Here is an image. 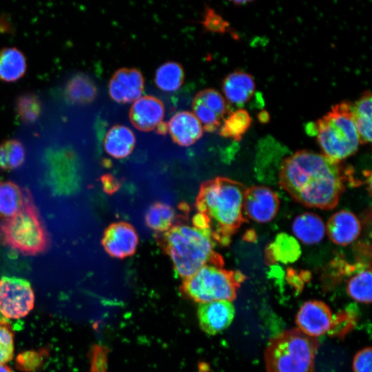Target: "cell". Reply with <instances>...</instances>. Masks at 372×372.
<instances>
[{
	"instance_id": "cell-1",
	"label": "cell",
	"mask_w": 372,
	"mask_h": 372,
	"mask_svg": "<svg viewBox=\"0 0 372 372\" xmlns=\"http://www.w3.org/2000/svg\"><path fill=\"white\" fill-rule=\"evenodd\" d=\"M353 170L340 161L309 150L285 158L279 171V184L299 203L331 209L347 185L356 183Z\"/></svg>"
},
{
	"instance_id": "cell-2",
	"label": "cell",
	"mask_w": 372,
	"mask_h": 372,
	"mask_svg": "<svg viewBox=\"0 0 372 372\" xmlns=\"http://www.w3.org/2000/svg\"><path fill=\"white\" fill-rule=\"evenodd\" d=\"M245 190L241 183L226 177H216L200 185L195 206L206 218L208 231L215 242L227 245L245 222Z\"/></svg>"
},
{
	"instance_id": "cell-3",
	"label": "cell",
	"mask_w": 372,
	"mask_h": 372,
	"mask_svg": "<svg viewBox=\"0 0 372 372\" xmlns=\"http://www.w3.org/2000/svg\"><path fill=\"white\" fill-rule=\"evenodd\" d=\"M187 220H179L164 233L156 234L158 245L183 279L205 265H224L223 257L214 251L215 242L209 232L187 225Z\"/></svg>"
},
{
	"instance_id": "cell-4",
	"label": "cell",
	"mask_w": 372,
	"mask_h": 372,
	"mask_svg": "<svg viewBox=\"0 0 372 372\" xmlns=\"http://www.w3.org/2000/svg\"><path fill=\"white\" fill-rule=\"evenodd\" d=\"M317 338L297 328L282 331L267 343L264 357L267 372H314Z\"/></svg>"
},
{
	"instance_id": "cell-5",
	"label": "cell",
	"mask_w": 372,
	"mask_h": 372,
	"mask_svg": "<svg viewBox=\"0 0 372 372\" xmlns=\"http://www.w3.org/2000/svg\"><path fill=\"white\" fill-rule=\"evenodd\" d=\"M0 240L25 256L43 254L49 248V236L28 189L25 188V199L19 211L1 223Z\"/></svg>"
},
{
	"instance_id": "cell-6",
	"label": "cell",
	"mask_w": 372,
	"mask_h": 372,
	"mask_svg": "<svg viewBox=\"0 0 372 372\" xmlns=\"http://www.w3.org/2000/svg\"><path fill=\"white\" fill-rule=\"evenodd\" d=\"M314 133L323 155L340 161L355 153L360 144L352 103L342 101L313 124Z\"/></svg>"
},
{
	"instance_id": "cell-7",
	"label": "cell",
	"mask_w": 372,
	"mask_h": 372,
	"mask_svg": "<svg viewBox=\"0 0 372 372\" xmlns=\"http://www.w3.org/2000/svg\"><path fill=\"white\" fill-rule=\"evenodd\" d=\"M245 276L223 266L207 265L184 279L181 292L199 304L216 300H234Z\"/></svg>"
},
{
	"instance_id": "cell-8",
	"label": "cell",
	"mask_w": 372,
	"mask_h": 372,
	"mask_svg": "<svg viewBox=\"0 0 372 372\" xmlns=\"http://www.w3.org/2000/svg\"><path fill=\"white\" fill-rule=\"evenodd\" d=\"M34 305L30 283L23 278L3 276L0 278V313L10 319L27 316Z\"/></svg>"
},
{
	"instance_id": "cell-9",
	"label": "cell",
	"mask_w": 372,
	"mask_h": 372,
	"mask_svg": "<svg viewBox=\"0 0 372 372\" xmlns=\"http://www.w3.org/2000/svg\"><path fill=\"white\" fill-rule=\"evenodd\" d=\"M335 322L331 309L320 300L305 302L296 316L297 329L315 338L332 331Z\"/></svg>"
},
{
	"instance_id": "cell-10",
	"label": "cell",
	"mask_w": 372,
	"mask_h": 372,
	"mask_svg": "<svg viewBox=\"0 0 372 372\" xmlns=\"http://www.w3.org/2000/svg\"><path fill=\"white\" fill-rule=\"evenodd\" d=\"M102 246L111 257L123 259L132 256L138 244V236L134 227L124 221L112 223L105 229Z\"/></svg>"
},
{
	"instance_id": "cell-11",
	"label": "cell",
	"mask_w": 372,
	"mask_h": 372,
	"mask_svg": "<svg viewBox=\"0 0 372 372\" xmlns=\"http://www.w3.org/2000/svg\"><path fill=\"white\" fill-rule=\"evenodd\" d=\"M279 208L277 194L265 186L246 188L243 203L244 214L258 223H268L276 215Z\"/></svg>"
},
{
	"instance_id": "cell-12",
	"label": "cell",
	"mask_w": 372,
	"mask_h": 372,
	"mask_svg": "<svg viewBox=\"0 0 372 372\" xmlns=\"http://www.w3.org/2000/svg\"><path fill=\"white\" fill-rule=\"evenodd\" d=\"M144 83V77L140 70L134 68H122L111 77L108 92L111 99L117 103H131L141 96Z\"/></svg>"
},
{
	"instance_id": "cell-13",
	"label": "cell",
	"mask_w": 372,
	"mask_h": 372,
	"mask_svg": "<svg viewBox=\"0 0 372 372\" xmlns=\"http://www.w3.org/2000/svg\"><path fill=\"white\" fill-rule=\"evenodd\" d=\"M235 316L232 302L216 300L200 303L197 316L201 329L208 335H216L227 328Z\"/></svg>"
},
{
	"instance_id": "cell-14",
	"label": "cell",
	"mask_w": 372,
	"mask_h": 372,
	"mask_svg": "<svg viewBox=\"0 0 372 372\" xmlns=\"http://www.w3.org/2000/svg\"><path fill=\"white\" fill-rule=\"evenodd\" d=\"M165 107L162 101L152 95L139 97L130 109L131 123L142 132H150L156 128L164 116Z\"/></svg>"
},
{
	"instance_id": "cell-15",
	"label": "cell",
	"mask_w": 372,
	"mask_h": 372,
	"mask_svg": "<svg viewBox=\"0 0 372 372\" xmlns=\"http://www.w3.org/2000/svg\"><path fill=\"white\" fill-rule=\"evenodd\" d=\"M168 132L173 141L180 146L188 147L200 138L203 133L201 123L189 111L176 113L167 123Z\"/></svg>"
},
{
	"instance_id": "cell-16",
	"label": "cell",
	"mask_w": 372,
	"mask_h": 372,
	"mask_svg": "<svg viewBox=\"0 0 372 372\" xmlns=\"http://www.w3.org/2000/svg\"><path fill=\"white\" fill-rule=\"evenodd\" d=\"M326 231L334 243L347 245L354 242L359 236L361 224L353 213L342 209L335 212L329 218Z\"/></svg>"
},
{
	"instance_id": "cell-17",
	"label": "cell",
	"mask_w": 372,
	"mask_h": 372,
	"mask_svg": "<svg viewBox=\"0 0 372 372\" xmlns=\"http://www.w3.org/2000/svg\"><path fill=\"white\" fill-rule=\"evenodd\" d=\"M97 94L96 83L90 76L82 72L72 75L63 87L64 98L72 104H89L96 99Z\"/></svg>"
},
{
	"instance_id": "cell-18",
	"label": "cell",
	"mask_w": 372,
	"mask_h": 372,
	"mask_svg": "<svg viewBox=\"0 0 372 372\" xmlns=\"http://www.w3.org/2000/svg\"><path fill=\"white\" fill-rule=\"evenodd\" d=\"M256 84L252 76L241 70L229 73L223 80V90L231 103L242 105L253 96Z\"/></svg>"
},
{
	"instance_id": "cell-19",
	"label": "cell",
	"mask_w": 372,
	"mask_h": 372,
	"mask_svg": "<svg viewBox=\"0 0 372 372\" xmlns=\"http://www.w3.org/2000/svg\"><path fill=\"white\" fill-rule=\"evenodd\" d=\"M136 143L135 135L128 127L116 124L106 133L103 146L105 152L116 159L129 156L133 151Z\"/></svg>"
},
{
	"instance_id": "cell-20",
	"label": "cell",
	"mask_w": 372,
	"mask_h": 372,
	"mask_svg": "<svg viewBox=\"0 0 372 372\" xmlns=\"http://www.w3.org/2000/svg\"><path fill=\"white\" fill-rule=\"evenodd\" d=\"M296 238L306 245L319 243L324 238L326 226L318 215L306 212L296 216L292 224Z\"/></svg>"
},
{
	"instance_id": "cell-21",
	"label": "cell",
	"mask_w": 372,
	"mask_h": 372,
	"mask_svg": "<svg viewBox=\"0 0 372 372\" xmlns=\"http://www.w3.org/2000/svg\"><path fill=\"white\" fill-rule=\"evenodd\" d=\"M27 60L23 52L14 46L0 49V80L15 82L22 78L27 70Z\"/></svg>"
},
{
	"instance_id": "cell-22",
	"label": "cell",
	"mask_w": 372,
	"mask_h": 372,
	"mask_svg": "<svg viewBox=\"0 0 372 372\" xmlns=\"http://www.w3.org/2000/svg\"><path fill=\"white\" fill-rule=\"evenodd\" d=\"M183 217L182 213L177 214L168 204L157 201L147 208L145 220L149 228L156 234H161L169 230Z\"/></svg>"
},
{
	"instance_id": "cell-23",
	"label": "cell",
	"mask_w": 372,
	"mask_h": 372,
	"mask_svg": "<svg viewBox=\"0 0 372 372\" xmlns=\"http://www.w3.org/2000/svg\"><path fill=\"white\" fill-rule=\"evenodd\" d=\"M347 292L355 301L369 304L371 302L372 274L371 267L360 264L347 285Z\"/></svg>"
},
{
	"instance_id": "cell-24",
	"label": "cell",
	"mask_w": 372,
	"mask_h": 372,
	"mask_svg": "<svg viewBox=\"0 0 372 372\" xmlns=\"http://www.w3.org/2000/svg\"><path fill=\"white\" fill-rule=\"evenodd\" d=\"M25 199V188L15 183L0 180V217L8 218L21 208Z\"/></svg>"
},
{
	"instance_id": "cell-25",
	"label": "cell",
	"mask_w": 372,
	"mask_h": 372,
	"mask_svg": "<svg viewBox=\"0 0 372 372\" xmlns=\"http://www.w3.org/2000/svg\"><path fill=\"white\" fill-rule=\"evenodd\" d=\"M300 247L297 240L287 234H280L267 248V258L271 262H293L300 256Z\"/></svg>"
},
{
	"instance_id": "cell-26",
	"label": "cell",
	"mask_w": 372,
	"mask_h": 372,
	"mask_svg": "<svg viewBox=\"0 0 372 372\" xmlns=\"http://www.w3.org/2000/svg\"><path fill=\"white\" fill-rule=\"evenodd\" d=\"M184 79L185 72L183 66L176 61H169L157 68L154 81L160 90L172 92L181 87Z\"/></svg>"
},
{
	"instance_id": "cell-27",
	"label": "cell",
	"mask_w": 372,
	"mask_h": 372,
	"mask_svg": "<svg viewBox=\"0 0 372 372\" xmlns=\"http://www.w3.org/2000/svg\"><path fill=\"white\" fill-rule=\"evenodd\" d=\"M252 119L248 112L239 108L229 113L224 119L219 130V134L224 138L238 141L249 128Z\"/></svg>"
},
{
	"instance_id": "cell-28",
	"label": "cell",
	"mask_w": 372,
	"mask_h": 372,
	"mask_svg": "<svg viewBox=\"0 0 372 372\" xmlns=\"http://www.w3.org/2000/svg\"><path fill=\"white\" fill-rule=\"evenodd\" d=\"M14 110L21 121L32 123L41 116V101L36 93L30 91L23 92L16 96Z\"/></svg>"
},
{
	"instance_id": "cell-29",
	"label": "cell",
	"mask_w": 372,
	"mask_h": 372,
	"mask_svg": "<svg viewBox=\"0 0 372 372\" xmlns=\"http://www.w3.org/2000/svg\"><path fill=\"white\" fill-rule=\"evenodd\" d=\"M25 150L18 139L8 138L0 143V168L12 170L19 167L25 161Z\"/></svg>"
},
{
	"instance_id": "cell-30",
	"label": "cell",
	"mask_w": 372,
	"mask_h": 372,
	"mask_svg": "<svg viewBox=\"0 0 372 372\" xmlns=\"http://www.w3.org/2000/svg\"><path fill=\"white\" fill-rule=\"evenodd\" d=\"M194 99L202 103L220 118L227 112L228 107L225 98L215 89L203 90L196 94Z\"/></svg>"
},
{
	"instance_id": "cell-31",
	"label": "cell",
	"mask_w": 372,
	"mask_h": 372,
	"mask_svg": "<svg viewBox=\"0 0 372 372\" xmlns=\"http://www.w3.org/2000/svg\"><path fill=\"white\" fill-rule=\"evenodd\" d=\"M192 109L205 131L214 132L220 126L221 118L202 103L194 99Z\"/></svg>"
},
{
	"instance_id": "cell-32",
	"label": "cell",
	"mask_w": 372,
	"mask_h": 372,
	"mask_svg": "<svg viewBox=\"0 0 372 372\" xmlns=\"http://www.w3.org/2000/svg\"><path fill=\"white\" fill-rule=\"evenodd\" d=\"M14 343L13 331L5 320H0V364L10 361L14 355Z\"/></svg>"
},
{
	"instance_id": "cell-33",
	"label": "cell",
	"mask_w": 372,
	"mask_h": 372,
	"mask_svg": "<svg viewBox=\"0 0 372 372\" xmlns=\"http://www.w3.org/2000/svg\"><path fill=\"white\" fill-rule=\"evenodd\" d=\"M202 24L209 31L224 33L229 31V24L214 9L207 7Z\"/></svg>"
},
{
	"instance_id": "cell-34",
	"label": "cell",
	"mask_w": 372,
	"mask_h": 372,
	"mask_svg": "<svg viewBox=\"0 0 372 372\" xmlns=\"http://www.w3.org/2000/svg\"><path fill=\"white\" fill-rule=\"evenodd\" d=\"M372 98L370 91H365L358 101L352 104L353 118L372 120Z\"/></svg>"
},
{
	"instance_id": "cell-35",
	"label": "cell",
	"mask_w": 372,
	"mask_h": 372,
	"mask_svg": "<svg viewBox=\"0 0 372 372\" xmlns=\"http://www.w3.org/2000/svg\"><path fill=\"white\" fill-rule=\"evenodd\" d=\"M372 351L371 347H364L358 351L353 360V372H371Z\"/></svg>"
},
{
	"instance_id": "cell-36",
	"label": "cell",
	"mask_w": 372,
	"mask_h": 372,
	"mask_svg": "<svg viewBox=\"0 0 372 372\" xmlns=\"http://www.w3.org/2000/svg\"><path fill=\"white\" fill-rule=\"evenodd\" d=\"M101 182L103 191L108 194H112L117 192L121 185L119 180L111 174L102 175Z\"/></svg>"
},
{
	"instance_id": "cell-37",
	"label": "cell",
	"mask_w": 372,
	"mask_h": 372,
	"mask_svg": "<svg viewBox=\"0 0 372 372\" xmlns=\"http://www.w3.org/2000/svg\"><path fill=\"white\" fill-rule=\"evenodd\" d=\"M156 131L158 134L164 135L168 132L167 123L161 121L156 127Z\"/></svg>"
},
{
	"instance_id": "cell-38",
	"label": "cell",
	"mask_w": 372,
	"mask_h": 372,
	"mask_svg": "<svg viewBox=\"0 0 372 372\" xmlns=\"http://www.w3.org/2000/svg\"><path fill=\"white\" fill-rule=\"evenodd\" d=\"M258 118L261 123H267L269 121L270 116L267 111L262 110L258 113Z\"/></svg>"
},
{
	"instance_id": "cell-39",
	"label": "cell",
	"mask_w": 372,
	"mask_h": 372,
	"mask_svg": "<svg viewBox=\"0 0 372 372\" xmlns=\"http://www.w3.org/2000/svg\"><path fill=\"white\" fill-rule=\"evenodd\" d=\"M0 372H13V371L8 366L0 364Z\"/></svg>"
},
{
	"instance_id": "cell-40",
	"label": "cell",
	"mask_w": 372,
	"mask_h": 372,
	"mask_svg": "<svg viewBox=\"0 0 372 372\" xmlns=\"http://www.w3.org/2000/svg\"><path fill=\"white\" fill-rule=\"evenodd\" d=\"M248 2H250V1H233L234 4H236V5L244 4V3H247Z\"/></svg>"
}]
</instances>
